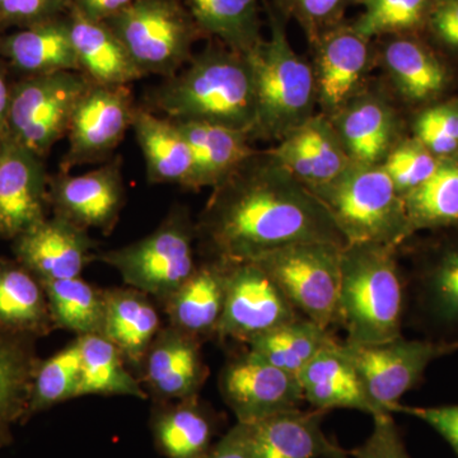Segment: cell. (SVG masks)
I'll list each match as a JSON object with an SVG mask.
<instances>
[{"instance_id": "obj_6", "label": "cell", "mask_w": 458, "mask_h": 458, "mask_svg": "<svg viewBox=\"0 0 458 458\" xmlns=\"http://www.w3.org/2000/svg\"><path fill=\"white\" fill-rule=\"evenodd\" d=\"M197 225L183 205H174L155 231L117 249L98 252L96 261L113 267L123 284L164 304L197 270Z\"/></svg>"}, {"instance_id": "obj_5", "label": "cell", "mask_w": 458, "mask_h": 458, "mask_svg": "<svg viewBox=\"0 0 458 458\" xmlns=\"http://www.w3.org/2000/svg\"><path fill=\"white\" fill-rule=\"evenodd\" d=\"M346 243L403 246L414 236L403 195L382 165L352 164L331 182L311 189Z\"/></svg>"}, {"instance_id": "obj_39", "label": "cell", "mask_w": 458, "mask_h": 458, "mask_svg": "<svg viewBox=\"0 0 458 458\" xmlns=\"http://www.w3.org/2000/svg\"><path fill=\"white\" fill-rule=\"evenodd\" d=\"M82 376V352L77 336L62 351L38 360L33 373L27 421L38 412L45 411L77 399Z\"/></svg>"}, {"instance_id": "obj_34", "label": "cell", "mask_w": 458, "mask_h": 458, "mask_svg": "<svg viewBox=\"0 0 458 458\" xmlns=\"http://www.w3.org/2000/svg\"><path fill=\"white\" fill-rule=\"evenodd\" d=\"M204 38L249 55L259 47L262 0H186Z\"/></svg>"}, {"instance_id": "obj_13", "label": "cell", "mask_w": 458, "mask_h": 458, "mask_svg": "<svg viewBox=\"0 0 458 458\" xmlns=\"http://www.w3.org/2000/svg\"><path fill=\"white\" fill-rule=\"evenodd\" d=\"M135 108L131 87L90 83L72 116L60 171L110 161L131 128Z\"/></svg>"}, {"instance_id": "obj_12", "label": "cell", "mask_w": 458, "mask_h": 458, "mask_svg": "<svg viewBox=\"0 0 458 458\" xmlns=\"http://www.w3.org/2000/svg\"><path fill=\"white\" fill-rule=\"evenodd\" d=\"M344 346L370 400L385 412L396 410L401 397L419 384L434 360L451 352L448 342L410 340L403 335L370 345L344 342Z\"/></svg>"}, {"instance_id": "obj_47", "label": "cell", "mask_w": 458, "mask_h": 458, "mask_svg": "<svg viewBox=\"0 0 458 458\" xmlns=\"http://www.w3.org/2000/svg\"><path fill=\"white\" fill-rule=\"evenodd\" d=\"M394 411L405 412L423 420L437 433L441 434L458 454V405L438 408H410L399 405Z\"/></svg>"}, {"instance_id": "obj_40", "label": "cell", "mask_w": 458, "mask_h": 458, "mask_svg": "<svg viewBox=\"0 0 458 458\" xmlns=\"http://www.w3.org/2000/svg\"><path fill=\"white\" fill-rule=\"evenodd\" d=\"M430 3L432 0H360L363 11L352 20V25L370 40L423 35Z\"/></svg>"}, {"instance_id": "obj_48", "label": "cell", "mask_w": 458, "mask_h": 458, "mask_svg": "<svg viewBox=\"0 0 458 458\" xmlns=\"http://www.w3.org/2000/svg\"><path fill=\"white\" fill-rule=\"evenodd\" d=\"M204 458H252L251 424L236 423Z\"/></svg>"}, {"instance_id": "obj_14", "label": "cell", "mask_w": 458, "mask_h": 458, "mask_svg": "<svg viewBox=\"0 0 458 458\" xmlns=\"http://www.w3.org/2000/svg\"><path fill=\"white\" fill-rule=\"evenodd\" d=\"M378 66L394 102L415 111L445 98L454 75L447 59L423 35L376 40Z\"/></svg>"}, {"instance_id": "obj_46", "label": "cell", "mask_w": 458, "mask_h": 458, "mask_svg": "<svg viewBox=\"0 0 458 458\" xmlns=\"http://www.w3.org/2000/svg\"><path fill=\"white\" fill-rule=\"evenodd\" d=\"M373 420L372 433L352 452V458H410L391 414L377 415Z\"/></svg>"}, {"instance_id": "obj_50", "label": "cell", "mask_w": 458, "mask_h": 458, "mask_svg": "<svg viewBox=\"0 0 458 458\" xmlns=\"http://www.w3.org/2000/svg\"><path fill=\"white\" fill-rule=\"evenodd\" d=\"M12 84L8 82L7 68L0 63V140L8 132V114L11 106Z\"/></svg>"}, {"instance_id": "obj_51", "label": "cell", "mask_w": 458, "mask_h": 458, "mask_svg": "<svg viewBox=\"0 0 458 458\" xmlns=\"http://www.w3.org/2000/svg\"><path fill=\"white\" fill-rule=\"evenodd\" d=\"M448 348H450L451 352L458 351V339L448 342Z\"/></svg>"}, {"instance_id": "obj_22", "label": "cell", "mask_w": 458, "mask_h": 458, "mask_svg": "<svg viewBox=\"0 0 458 458\" xmlns=\"http://www.w3.org/2000/svg\"><path fill=\"white\" fill-rule=\"evenodd\" d=\"M304 403L312 409L327 412L334 409H352L366 414H391L382 411L370 400L344 343L334 342L316 355L297 375Z\"/></svg>"}, {"instance_id": "obj_27", "label": "cell", "mask_w": 458, "mask_h": 458, "mask_svg": "<svg viewBox=\"0 0 458 458\" xmlns=\"http://www.w3.org/2000/svg\"><path fill=\"white\" fill-rule=\"evenodd\" d=\"M225 306V273L221 261L199 262L197 270L168 298L162 309L170 327L199 342L216 339Z\"/></svg>"}, {"instance_id": "obj_31", "label": "cell", "mask_w": 458, "mask_h": 458, "mask_svg": "<svg viewBox=\"0 0 458 458\" xmlns=\"http://www.w3.org/2000/svg\"><path fill=\"white\" fill-rule=\"evenodd\" d=\"M36 340L0 328V450L13 443V428L27 423L33 373L40 360Z\"/></svg>"}, {"instance_id": "obj_7", "label": "cell", "mask_w": 458, "mask_h": 458, "mask_svg": "<svg viewBox=\"0 0 458 458\" xmlns=\"http://www.w3.org/2000/svg\"><path fill=\"white\" fill-rule=\"evenodd\" d=\"M105 22L144 77L159 75L165 80L176 74L204 38L180 0H134Z\"/></svg>"}, {"instance_id": "obj_8", "label": "cell", "mask_w": 458, "mask_h": 458, "mask_svg": "<svg viewBox=\"0 0 458 458\" xmlns=\"http://www.w3.org/2000/svg\"><path fill=\"white\" fill-rule=\"evenodd\" d=\"M344 246L328 242L295 243L252 261L278 285L295 311L330 330L337 324Z\"/></svg>"}, {"instance_id": "obj_42", "label": "cell", "mask_w": 458, "mask_h": 458, "mask_svg": "<svg viewBox=\"0 0 458 458\" xmlns=\"http://www.w3.org/2000/svg\"><path fill=\"white\" fill-rule=\"evenodd\" d=\"M441 159L412 135H406L391 150L382 167L403 197L420 188L432 177Z\"/></svg>"}, {"instance_id": "obj_41", "label": "cell", "mask_w": 458, "mask_h": 458, "mask_svg": "<svg viewBox=\"0 0 458 458\" xmlns=\"http://www.w3.org/2000/svg\"><path fill=\"white\" fill-rule=\"evenodd\" d=\"M410 135L439 159L458 153V96L445 98L417 111Z\"/></svg>"}, {"instance_id": "obj_35", "label": "cell", "mask_w": 458, "mask_h": 458, "mask_svg": "<svg viewBox=\"0 0 458 458\" xmlns=\"http://www.w3.org/2000/svg\"><path fill=\"white\" fill-rule=\"evenodd\" d=\"M330 330L300 316L247 344V351L276 369L297 376L322 349L335 342Z\"/></svg>"}, {"instance_id": "obj_19", "label": "cell", "mask_w": 458, "mask_h": 458, "mask_svg": "<svg viewBox=\"0 0 458 458\" xmlns=\"http://www.w3.org/2000/svg\"><path fill=\"white\" fill-rule=\"evenodd\" d=\"M98 246L89 231L53 214L12 241L14 259L41 282L82 276Z\"/></svg>"}, {"instance_id": "obj_20", "label": "cell", "mask_w": 458, "mask_h": 458, "mask_svg": "<svg viewBox=\"0 0 458 458\" xmlns=\"http://www.w3.org/2000/svg\"><path fill=\"white\" fill-rule=\"evenodd\" d=\"M203 343L182 331L164 327L141 360L140 381L153 401L199 396L209 376Z\"/></svg>"}, {"instance_id": "obj_11", "label": "cell", "mask_w": 458, "mask_h": 458, "mask_svg": "<svg viewBox=\"0 0 458 458\" xmlns=\"http://www.w3.org/2000/svg\"><path fill=\"white\" fill-rule=\"evenodd\" d=\"M309 45L318 113L330 119L369 86L378 66L377 42L346 20Z\"/></svg>"}, {"instance_id": "obj_52", "label": "cell", "mask_w": 458, "mask_h": 458, "mask_svg": "<svg viewBox=\"0 0 458 458\" xmlns=\"http://www.w3.org/2000/svg\"><path fill=\"white\" fill-rule=\"evenodd\" d=\"M339 458H351V457H349L348 452H346V454H344L343 456H340Z\"/></svg>"}, {"instance_id": "obj_10", "label": "cell", "mask_w": 458, "mask_h": 458, "mask_svg": "<svg viewBox=\"0 0 458 458\" xmlns=\"http://www.w3.org/2000/svg\"><path fill=\"white\" fill-rule=\"evenodd\" d=\"M219 261V260H216ZM225 306L216 339L249 344L300 318L270 276L252 260L221 261Z\"/></svg>"}, {"instance_id": "obj_28", "label": "cell", "mask_w": 458, "mask_h": 458, "mask_svg": "<svg viewBox=\"0 0 458 458\" xmlns=\"http://www.w3.org/2000/svg\"><path fill=\"white\" fill-rule=\"evenodd\" d=\"M150 432L157 450L165 458H204L214 445L216 419L199 396L155 401Z\"/></svg>"}, {"instance_id": "obj_29", "label": "cell", "mask_w": 458, "mask_h": 458, "mask_svg": "<svg viewBox=\"0 0 458 458\" xmlns=\"http://www.w3.org/2000/svg\"><path fill=\"white\" fill-rule=\"evenodd\" d=\"M72 40L81 73L99 86H131L144 78L131 56L105 21L89 20L68 9Z\"/></svg>"}, {"instance_id": "obj_9", "label": "cell", "mask_w": 458, "mask_h": 458, "mask_svg": "<svg viewBox=\"0 0 458 458\" xmlns=\"http://www.w3.org/2000/svg\"><path fill=\"white\" fill-rule=\"evenodd\" d=\"M81 72L30 75L12 84L8 132L41 158L66 137L78 102L90 86Z\"/></svg>"}, {"instance_id": "obj_16", "label": "cell", "mask_w": 458, "mask_h": 458, "mask_svg": "<svg viewBox=\"0 0 458 458\" xmlns=\"http://www.w3.org/2000/svg\"><path fill=\"white\" fill-rule=\"evenodd\" d=\"M125 199L120 156L87 174L59 171L49 179L51 214L87 231L98 229L105 236L116 227Z\"/></svg>"}, {"instance_id": "obj_25", "label": "cell", "mask_w": 458, "mask_h": 458, "mask_svg": "<svg viewBox=\"0 0 458 458\" xmlns=\"http://www.w3.org/2000/svg\"><path fill=\"white\" fill-rule=\"evenodd\" d=\"M321 410L301 409L251 424L252 458H339L346 454L322 430Z\"/></svg>"}, {"instance_id": "obj_1", "label": "cell", "mask_w": 458, "mask_h": 458, "mask_svg": "<svg viewBox=\"0 0 458 458\" xmlns=\"http://www.w3.org/2000/svg\"><path fill=\"white\" fill-rule=\"evenodd\" d=\"M210 190L195 222L204 260H255L303 242L345 245L324 204L269 149L255 150Z\"/></svg>"}, {"instance_id": "obj_32", "label": "cell", "mask_w": 458, "mask_h": 458, "mask_svg": "<svg viewBox=\"0 0 458 458\" xmlns=\"http://www.w3.org/2000/svg\"><path fill=\"white\" fill-rule=\"evenodd\" d=\"M0 328L35 339L55 330L44 284L16 259L0 258Z\"/></svg>"}, {"instance_id": "obj_2", "label": "cell", "mask_w": 458, "mask_h": 458, "mask_svg": "<svg viewBox=\"0 0 458 458\" xmlns=\"http://www.w3.org/2000/svg\"><path fill=\"white\" fill-rule=\"evenodd\" d=\"M150 90L148 110L174 123H204L251 134L256 117L254 68L245 54L218 40Z\"/></svg>"}, {"instance_id": "obj_4", "label": "cell", "mask_w": 458, "mask_h": 458, "mask_svg": "<svg viewBox=\"0 0 458 458\" xmlns=\"http://www.w3.org/2000/svg\"><path fill=\"white\" fill-rule=\"evenodd\" d=\"M270 36L249 54L254 68L256 117L250 140L279 141L318 113L309 60L289 42L286 22L269 0H262Z\"/></svg>"}, {"instance_id": "obj_30", "label": "cell", "mask_w": 458, "mask_h": 458, "mask_svg": "<svg viewBox=\"0 0 458 458\" xmlns=\"http://www.w3.org/2000/svg\"><path fill=\"white\" fill-rule=\"evenodd\" d=\"M105 302L102 335L119 349L128 364L140 367L164 327L153 298L131 286H116L105 289Z\"/></svg>"}, {"instance_id": "obj_37", "label": "cell", "mask_w": 458, "mask_h": 458, "mask_svg": "<svg viewBox=\"0 0 458 458\" xmlns=\"http://www.w3.org/2000/svg\"><path fill=\"white\" fill-rule=\"evenodd\" d=\"M82 352V376L78 397L89 394L147 400L148 394L126 364L119 349L104 335L77 336Z\"/></svg>"}, {"instance_id": "obj_18", "label": "cell", "mask_w": 458, "mask_h": 458, "mask_svg": "<svg viewBox=\"0 0 458 458\" xmlns=\"http://www.w3.org/2000/svg\"><path fill=\"white\" fill-rule=\"evenodd\" d=\"M352 164L382 165L406 137L405 123L387 89L369 84L330 117Z\"/></svg>"}, {"instance_id": "obj_44", "label": "cell", "mask_w": 458, "mask_h": 458, "mask_svg": "<svg viewBox=\"0 0 458 458\" xmlns=\"http://www.w3.org/2000/svg\"><path fill=\"white\" fill-rule=\"evenodd\" d=\"M69 7V0H0V32L64 16Z\"/></svg>"}, {"instance_id": "obj_15", "label": "cell", "mask_w": 458, "mask_h": 458, "mask_svg": "<svg viewBox=\"0 0 458 458\" xmlns=\"http://www.w3.org/2000/svg\"><path fill=\"white\" fill-rule=\"evenodd\" d=\"M218 385L237 423L255 424L300 409L304 403L297 376L259 360L247 349L229 358L219 373Z\"/></svg>"}, {"instance_id": "obj_26", "label": "cell", "mask_w": 458, "mask_h": 458, "mask_svg": "<svg viewBox=\"0 0 458 458\" xmlns=\"http://www.w3.org/2000/svg\"><path fill=\"white\" fill-rule=\"evenodd\" d=\"M0 56L25 77L80 72L68 13L3 36Z\"/></svg>"}, {"instance_id": "obj_24", "label": "cell", "mask_w": 458, "mask_h": 458, "mask_svg": "<svg viewBox=\"0 0 458 458\" xmlns=\"http://www.w3.org/2000/svg\"><path fill=\"white\" fill-rule=\"evenodd\" d=\"M131 128L146 161L148 182L197 191L194 153L174 122L137 106Z\"/></svg>"}, {"instance_id": "obj_45", "label": "cell", "mask_w": 458, "mask_h": 458, "mask_svg": "<svg viewBox=\"0 0 458 458\" xmlns=\"http://www.w3.org/2000/svg\"><path fill=\"white\" fill-rule=\"evenodd\" d=\"M423 36L447 59L458 60V0H432Z\"/></svg>"}, {"instance_id": "obj_36", "label": "cell", "mask_w": 458, "mask_h": 458, "mask_svg": "<svg viewBox=\"0 0 458 458\" xmlns=\"http://www.w3.org/2000/svg\"><path fill=\"white\" fill-rule=\"evenodd\" d=\"M403 201L412 233L458 231V153L442 158L432 177Z\"/></svg>"}, {"instance_id": "obj_17", "label": "cell", "mask_w": 458, "mask_h": 458, "mask_svg": "<svg viewBox=\"0 0 458 458\" xmlns=\"http://www.w3.org/2000/svg\"><path fill=\"white\" fill-rule=\"evenodd\" d=\"M44 158L9 135L0 140V238L13 241L49 216Z\"/></svg>"}, {"instance_id": "obj_3", "label": "cell", "mask_w": 458, "mask_h": 458, "mask_svg": "<svg viewBox=\"0 0 458 458\" xmlns=\"http://www.w3.org/2000/svg\"><path fill=\"white\" fill-rule=\"evenodd\" d=\"M400 247L346 243L340 260L337 324L346 344L370 345L403 335L408 282Z\"/></svg>"}, {"instance_id": "obj_21", "label": "cell", "mask_w": 458, "mask_h": 458, "mask_svg": "<svg viewBox=\"0 0 458 458\" xmlns=\"http://www.w3.org/2000/svg\"><path fill=\"white\" fill-rule=\"evenodd\" d=\"M269 152L310 190L331 182L352 164L330 119H311L276 141Z\"/></svg>"}, {"instance_id": "obj_43", "label": "cell", "mask_w": 458, "mask_h": 458, "mask_svg": "<svg viewBox=\"0 0 458 458\" xmlns=\"http://www.w3.org/2000/svg\"><path fill=\"white\" fill-rule=\"evenodd\" d=\"M286 21L293 20L309 44L346 21V12L360 0H269Z\"/></svg>"}, {"instance_id": "obj_33", "label": "cell", "mask_w": 458, "mask_h": 458, "mask_svg": "<svg viewBox=\"0 0 458 458\" xmlns=\"http://www.w3.org/2000/svg\"><path fill=\"white\" fill-rule=\"evenodd\" d=\"M174 125L194 153L197 191L218 185L256 150L246 132L204 123H174Z\"/></svg>"}, {"instance_id": "obj_49", "label": "cell", "mask_w": 458, "mask_h": 458, "mask_svg": "<svg viewBox=\"0 0 458 458\" xmlns=\"http://www.w3.org/2000/svg\"><path fill=\"white\" fill-rule=\"evenodd\" d=\"M72 7L83 16L95 21H106L117 12L128 7L134 0H69Z\"/></svg>"}, {"instance_id": "obj_38", "label": "cell", "mask_w": 458, "mask_h": 458, "mask_svg": "<svg viewBox=\"0 0 458 458\" xmlns=\"http://www.w3.org/2000/svg\"><path fill=\"white\" fill-rule=\"evenodd\" d=\"M47 291L55 330L75 336L102 335L105 324V289L90 284L82 276L42 282Z\"/></svg>"}, {"instance_id": "obj_23", "label": "cell", "mask_w": 458, "mask_h": 458, "mask_svg": "<svg viewBox=\"0 0 458 458\" xmlns=\"http://www.w3.org/2000/svg\"><path fill=\"white\" fill-rule=\"evenodd\" d=\"M410 283L424 319L445 330L458 327V231L421 252Z\"/></svg>"}]
</instances>
